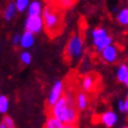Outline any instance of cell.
I'll list each match as a JSON object with an SVG mask.
<instances>
[{"label":"cell","instance_id":"9","mask_svg":"<svg viewBox=\"0 0 128 128\" xmlns=\"http://www.w3.org/2000/svg\"><path fill=\"white\" fill-rule=\"evenodd\" d=\"M74 100H75V107L76 109L79 110H85L87 107H88V95L84 92H79L76 93L75 98H74Z\"/></svg>","mask_w":128,"mask_h":128},{"label":"cell","instance_id":"19","mask_svg":"<svg viewBox=\"0 0 128 128\" xmlns=\"http://www.w3.org/2000/svg\"><path fill=\"white\" fill-rule=\"evenodd\" d=\"M14 5H16V12H20V13H21V12H25L28 8L30 1H28V0H16V2H14Z\"/></svg>","mask_w":128,"mask_h":128},{"label":"cell","instance_id":"5","mask_svg":"<svg viewBox=\"0 0 128 128\" xmlns=\"http://www.w3.org/2000/svg\"><path fill=\"white\" fill-rule=\"evenodd\" d=\"M44 28V21L41 16H27L25 24V31L32 34H36Z\"/></svg>","mask_w":128,"mask_h":128},{"label":"cell","instance_id":"12","mask_svg":"<svg viewBox=\"0 0 128 128\" xmlns=\"http://www.w3.org/2000/svg\"><path fill=\"white\" fill-rule=\"evenodd\" d=\"M27 12H28V16H41V14H42V5H41L40 1L30 2Z\"/></svg>","mask_w":128,"mask_h":128},{"label":"cell","instance_id":"28","mask_svg":"<svg viewBox=\"0 0 128 128\" xmlns=\"http://www.w3.org/2000/svg\"><path fill=\"white\" fill-rule=\"evenodd\" d=\"M124 85H126V86H127V87H128V78H127V80H126V81H124Z\"/></svg>","mask_w":128,"mask_h":128},{"label":"cell","instance_id":"11","mask_svg":"<svg viewBox=\"0 0 128 128\" xmlns=\"http://www.w3.org/2000/svg\"><path fill=\"white\" fill-rule=\"evenodd\" d=\"M34 34L25 31L21 34V38H20V46L22 47L24 50H27V48H31L34 45Z\"/></svg>","mask_w":128,"mask_h":128},{"label":"cell","instance_id":"20","mask_svg":"<svg viewBox=\"0 0 128 128\" xmlns=\"http://www.w3.org/2000/svg\"><path fill=\"white\" fill-rule=\"evenodd\" d=\"M20 61L22 62L24 65H31L32 62V55L30 52H27V50H24L22 53L20 54Z\"/></svg>","mask_w":128,"mask_h":128},{"label":"cell","instance_id":"27","mask_svg":"<svg viewBox=\"0 0 128 128\" xmlns=\"http://www.w3.org/2000/svg\"><path fill=\"white\" fill-rule=\"evenodd\" d=\"M0 128H6V126H5V124L1 122V124H0Z\"/></svg>","mask_w":128,"mask_h":128},{"label":"cell","instance_id":"23","mask_svg":"<svg viewBox=\"0 0 128 128\" xmlns=\"http://www.w3.org/2000/svg\"><path fill=\"white\" fill-rule=\"evenodd\" d=\"M20 38H21V35L20 34H14L13 35V38H12V42L14 46H18L20 45Z\"/></svg>","mask_w":128,"mask_h":128},{"label":"cell","instance_id":"22","mask_svg":"<svg viewBox=\"0 0 128 128\" xmlns=\"http://www.w3.org/2000/svg\"><path fill=\"white\" fill-rule=\"evenodd\" d=\"M73 4H74L73 0H61L56 5H58L59 8H70V6H73Z\"/></svg>","mask_w":128,"mask_h":128},{"label":"cell","instance_id":"17","mask_svg":"<svg viewBox=\"0 0 128 128\" xmlns=\"http://www.w3.org/2000/svg\"><path fill=\"white\" fill-rule=\"evenodd\" d=\"M106 35H108V32L104 27H96L92 31V39H93V41L101 39V38H104Z\"/></svg>","mask_w":128,"mask_h":128},{"label":"cell","instance_id":"4","mask_svg":"<svg viewBox=\"0 0 128 128\" xmlns=\"http://www.w3.org/2000/svg\"><path fill=\"white\" fill-rule=\"evenodd\" d=\"M64 88L65 87H64L62 81H56L53 85L50 94H48V98H47V105L50 106V108L64 96Z\"/></svg>","mask_w":128,"mask_h":128},{"label":"cell","instance_id":"13","mask_svg":"<svg viewBox=\"0 0 128 128\" xmlns=\"http://www.w3.org/2000/svg\"><path fill=\"white\" fill-rule=\"evenodd\" d=\"M128 78V65L126 64H121L116 70V79L119 82L124 84Z\"/></svg>","mask_w":128,"mask_h":128},{"label":"cell","instance_id":"30","mask_svg":"<svg viewBox=\"0 0 128 128\" xmlns=\"http://www.w3.org/2000/svg\"><path fill=\"white\" fill-rule=\"evenodd\" d=\"M127 99H128V90H127Z\"/></svg>","mask_w":128,"mask_h":128},{"label":"cell","instance_id":"21","mask_svg":"<svg viewBox=\"0 0 128 128\" xmlns=\"http://www.w3.org/2000/svg\"><path fill=\"white\" fill-rule=\"evenodd\" d=\"M2 124L6 126V128H16V122L10 115H5L2 119Z\"/></svg>","mask_w":128,"mask_h":128},{"label":"cell","instance_id":"24","mask_svg":"<svg viewBox=\"0 0 128 128\" xmlns=\"http://www.w3.org/2000/svg\"><path fill=\"white\" fill-rule=\"evenodd\" d=\"M118 109H119V112L124 113V100L118 101Z\"/></svg>","mask_w":128,"mask_h":128},{"label":"cell","instance_id":"29","mask_svg":"<svg viewBox=\"0 0 128 128\" xmlns=\"http://www.w3.org/2000/svg\"><path fill=\"white\" fill-rule=\"evenodd\" d=\"M121 128H128V126H124V127H121Z\"/></svg>","mask_w":128,"mask_h":128},{"label":"cell","instance_id":"3","mask_svg":"<svg viewBox=\"0 0 128 128\" xmlns=\"http://www.w3.org/2000/svg\"><path fill=\"white\" fill-rule=\"evenodd\" d=\"M67 109H68V102H67L66 98L62 96L60 100L54 104V105L50 107V116L55 118L56 120L61 121L62 124H65V120H66V114H67Z\"/></svg>","mask_w":128,"mask_h":128},{"label":"cell","instance_id":"7","mask_svg":"<svg viewBox=\"0 0 128 128\" xmlns=\"http://www.w3.org/2000/svg\"><path fill=\"white\" fill-rule=\"evenodd\" d=\"M100 56L102 59V61L107 62V64H113L118 60L119 50L115 45H110V46L106 47L102 52H100Z\"/></svg>","mask_w":128,"mask_h":128},{"label":"cell","instance_id":"2","mask_svg":"<svg viewBox=\"0 0 128 128\" xmlns=\"http://www.w3.org/2000/svg\"><path fill=\"white\" fill-rule=\"evenodd\" d=\"M82 50H84V39L79 34L72 35L66 46V54L68 55V58H79L81 55Z\"/></svg>","mask_w":128,"mask_h":128},{"label":"cell","instance_id":"6","mask_svg":"<svg viewBox=\"0 0 128 128\" xmlns=\"http://www.w3.org/2000/svg\"><path fill=\"white\" fill-rule=\"evenodd\" d=\"M118 114L114 110H106V112L101 113L99 116V121L101 124H104L107 128H112L118 124Z\"/></svg>","mask_w":128,"mask_h":128},{"label":"cell","instance_id":"25","mask_svg":"<svg viewBox=\"0 0 128 128\" xmlns=\"http://www.w3.org/2000/svg\"><path fill=\"white\" fill-rule=\"evenodd\" d=\"M124 102V113L128 114V99H126Z\"/></svg>","mask_w":128,"mask_h":128},{"label":"cell","instance_id":"10","mask_svg":"<svg viewBox=\"0 0 128 128\" xmlns=\"http://www.w3.org/2000/svg\"><path fill=\"white\" fill-rule=\"evenodd\" d=\"M93 45L96 48L98 52L100 53V52H102V50H105L106 47L113 45V38L108 34V35H106V36H104V38H101V39L93 41Z\"/></svg>","mask_w":128,"mask_h":128},{"label":"cell","instance_id":"14","mask_svg":"<svg viewBox=\"0 0 128 128\" xmlns=\"http://www.w3.org/2000/svg\"><path fill=\"white\" fill-rule=\"evenodd\" d=\"M116 21L122 26H128V7H124L118 11Z\"/></svg>","mask_w":128,"mask_h":128},{"label":"cell","instance_id":"1","mask_svg":"<svg viewBox=\"0 0 128 128\" xmlns=\"http://www.w3.org/2000/svg\"><path fill=\"white\" fill-rule=\"evenodd\" d=\"M60 10L61 8H59L56 4H48L42 8L41 18L44 21V27L52 36L58 34L62 26V14Z\"/></svg>","mask_w":128,"mask_h":128},{"label":"cell","instance_id":"8","mask_svg":"<svg viewBox=\"0 0 128 128\" xmlns=\"http://www.w3.org/2000/svg\"><path fill=\"white\" fill-rule=\"evenodd\" d=\"M96 75L94 74H86L81 80V88L84 93H90L96 89Z\"/></svg>","mask_w":128,"mask_h":128},{"label":"cell","instance_id":"26","mask_svg":"<svg viewBox=\"0 0 128 128\" xmlns=\"http://www.w3.org/2000/svg\"><path fill=\"white\" fill-rule=\"evenodd\" d=\"M64 128H78V126L74 124H65V127Z\"/></svg>","mask_w":128,"mask_h":128},{"label":"cell","instance_id":"16","mask_svg":"<svg viewBox=\"0 0 128 128\" xmlns=\"http://www.w3.org/2000/svg\"><path fill=\"white\" fill-rule=\"evenodd\" d=\"M64 127H65V124H62L61 121L56 120L53 116L47 118L46 122H45V126H44V128H64Z\"/></svg>","mask_w":128,"mask_h":128},{"label":"cell","instance_id":"15","mask_svg":"<svg viewBox=\"0 0 128 128\" xmlns=\"http://www.w3.org/2000/svg\"><path fill=\"white\" fill-rule=\"evenodd\" d=\"M16 8L14 2H10V4L6 6V8H5V11H4L5 20H7V21L12 20L13 19V16H16Z\"/></svg>","mask_w":128,"mask_h":128},{"label":"cell","instance_id":"18","mask_svg":"<svg viewBox=\"0 0 128 128\" xmlns=\"http://www.w3.org/2000/svg\"><path fill=\"white\" fill-rule=\"evenodd\" d=\"M10 107V101L6 95H0V113L1 114H6Z\"/></svg>","mask_w":128,"mask_h":128}]
</instances>
